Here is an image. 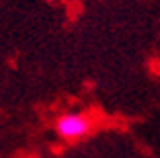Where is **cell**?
I'll return each mask as SVG.
<instances>
[{
  "mask_svg": "<svg viewBox=\"0 0 160 158\" xmlns=\"http://www.w3.org/2000/svg\"><path fill=\"white\" fill-rule=\"evenodd\" d=\"M47 2H55V0H47Z\"/></svg>",
  "mask_w": 160,
  "mask_h": 158,
  "instance_id": "2",
  "label": "cell"
},
{
  "mask_svg": "<svg viewBox=\"0 0 160 158\" xmlns=\"http://www.w3.org/2000/svg\"><path fill=\"white\" fill-rule=\"evenodd\" d=\"M55 131L65 141H78L92 131V121L84 113H65L55 123Z\"/></svg>",
  "mask_w": 160,
  "mask_h": 158,
  "instance_id": "1",
  "label": "cell"
}]
</instances>
